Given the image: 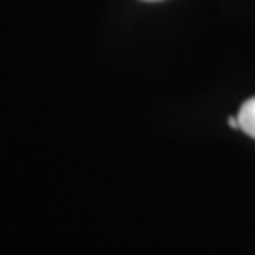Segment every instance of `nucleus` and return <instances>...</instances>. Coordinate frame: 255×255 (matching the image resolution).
<instances>
[{"label":"nucleus","mask_w":255,"mask_h":255,"mask_svg":"<svg viewBox=\"0 0 255 255\" xmlns=\"http://www.w3.org/2000/svg\"><path fill=\"white\" fill-rule=\"evenodd\" d=\"M145 2H159V0H145Z\"/></svg>","instance_id":"nucleus-2"},{"label":"nucleus","mask_w":255,"mask_h":255,"mask_svg":"<svg viewBox=\"0 0 255 255\" xmlns=\"http://www.w3.org/2000/svg\"><path fill=\"white\" fill-rule=\"evenodd\" d=\"M236 117H238V124H241V130L247 134V136L255 138V96L241 107Z\"/></svg>","instance_id":"nucleus-1"}]
</instances>
